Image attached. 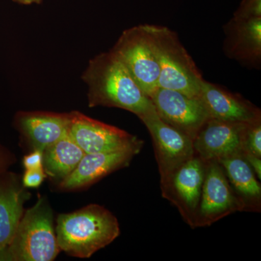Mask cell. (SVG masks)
Segmentation results:
<instances>
[{
	"label": "cell",
	"mask_w": 261,
	"mask_h": 261,
	"mask_svg": "<svg viewBox=\"0 0 261 261\" xmlns=\"http://www.w3.org/2000/svg\"><path fill=\"white\" fill-rule=\"evenodd\" d=\"M87 86L89 108H121L139 118L155 111L123 62L110 50L89 61L82 75Z\"/></svg>",
	"instance_id": "6da1fadb"
},
{
	"label": "cell",
	"mask_w": 261,
	"mask_h": 261,
	"mask_svg": "<svg viewBox=\"0 0 261 261\" xmlns=\"http://www.w3.org/2000/svg\"><path fill=\"white\" fill-rule=\"evenodd\" d=\"M56 233L62 251L70 256L89 258L112 243L121 230L111 211L92 204L75 212L59 215Z\"/></svg>",
	"instance_id": "7a4b0ae2"
},
{
	"label": "cell",
	"mask_w": 261,
	"mask_h": 261,
	"mask_svg": "<svg viewBox=\"0 0 261 261\" xmlns=\"http://www.w3.org/2000/svg\"><path fill=\"white\" fill-rule=\"evenodd\" d=\"M61 251L53 211L41 197L24 213L11 241L0 252V261H51Z\"/></svg>",
	"instance_id": "3957f363"
},
{
	"label": "cell",
	"mask_w": 261,
	"mask_h": 261,
	"mask_svg": "<svg viewBox=\"0 0 261 261\" xmlns=\"http://www.w3.org/2000/svg\"><path fill=\"white\" fill-rule=\"evenodd\" d=\"M146 27L160 65L159 87L198 97L204 79L177 34L163 25Z\"/></svg>",
	"instance_id": "277c9868"
},
{
	"label": "cell",
	"mask_w": 261,
	"mask_h": 261,
	"mask_svg": "<svg viewBox=\"0 0 261 261\" xmlns=\"http://www.w3.org/2000/svg\"><path fill=\"white\" fill-rule=\"evenodd\" d=\"M111 51L149 97L159 87L160 65L146 24L123 31Z\"/></svg>",
	"instance_id": "5b68a950"
},
{
	"label": "cell",
	"mask_w": 261,
	"mask_h": 261,
	"mask_svg": "<svg viewBox=\"0 0 261 261\" xmlns=\"http://www.w3.org/2000/svg\"><path fill=\"white\" fill-rule=\"evenodd\" d=\"M205 167L206 161L195 154L161 183L163 197L177 207L192 228H195Z\"/></svg>",
	"instance_id": "8992f818"
},
{
	"label": "cell",
	"mask_w": 261,
	"mask_h": 261,
	"mask_svg": "<svg viewBox=\"0 0 261 261\" xmlns=\"http://www.w3.org/2000/svg\"><path fill=\"white\" fill-rule=\"evenodd\" d=\"M245 205L228 182L224 170L216 161H206L205 178L195 228L207 226Z\"/></svg>",
	"instance_id": "52a82bcc"
},
{
	"label": "cell",
	"mask_w": 261,
	"mask_h": 261,
	"mask_svg": "<svg viewBox=\"0 0 261 261\" xmlns=\"http://www.w3.org/2000/svg\"><path fill=\"white\" fill-rule=\"evenodd\" d=\"M156 113L165 123L192 140L209 118L199 97L173 89L158 87L149 96Z\"/></svg>",
	"instance_id": "ba28073f"
},
{
	"label": "cell",
	"mask_w": 261,
	"mask_h": 261,
	"mask_svg": "<svg viewBox=\"0 0 261 261\" xmlns=\"http://www.w3.org/2000/svg\"><path fill=\"white\" fill-rule=\"evenodd\" d=\"M152 137L161 183L195 154L193 140L165 123L155 111L140 118Z\"/></svg>",
	"instance_id": "9c48e42d"
},
{
	"label": "cell",
	"mask_w": 261,
	"mask_h": 261,
	"mask_svg": "<svg viewBox=\"0 0 261 261\" xmlns=\"http://www.w3.org/2000/svg\"><path fill=\"white\" fill-rule=\"evenodd\" d=\"M70 116L68 133L85 153L112 152L141 141L126 130L93 119L80 111H72Z\"/></svg>",
	"instance_id": "30bf717a"
},
{
	"label": "cell",
	"mask_w": 261,
	"mask_h": 261,
	"mask_svg": "<svg viewBox=\"0 0 261 261\" xmlns=\"http://www.w3.org/2000/svg\"><path fill=\"white\" fill-rule=\"evenodd\" d=\"M247 123L209 118L193 140L195 154L205 161L243 154Z\"/></svg>",
	"instance_id": "8fae6325"
},
{
	"label": "cell",
	"mask_w": 261,
	"mask_h": 261,
	"mask_svg": "<svg viewBox=\"0 0 261 261\" xmlns=\"http://www.w3.org/2000/svg\"><path fill=\"white\" fill-rule=\"evenodd\" d=\"M143 145L141 140L126 148L112 152L85 153L74 171L60 182V188L72 191L93 185L110 173L128 166Z\"/></svg>",
	"instance_id": "7c38bea8"
},
{
	"label": "cell",
	"mask_w": 261,
	"mask_h": 261,
	"mask_svg": "<svg viewBox=\"0 0 261 261\" xmlns=\"http://www.w3.org/2000/svg\"><path fill=\"white\" fill-rule=\"evenodd\" d=\"M224 54L229 59L251 69L261 65V17L233 18L224 27Z\"/></svg>",
	"instance_id": "4fadbf2b"
},
{
	"label": "cell",
	"mask_w": 261,
	"mask_h": 261,
	"mask_svg": "<svg viewBox=\"0 0 261 261\" xmlns=\"http://www.w3.org/2000/svg\"><path fill=\"white\" fill-rule=\"evenodd\" d=\"M70 118V113L20 111L14 126L33 149L43 152L68 133Z\"/></svg>",
	"instance_id": "5bb4252c"
},
{
	"label": "cell",
	"mask_w": 261,
	"mask_h": 261,
	"mask_svg": "<svg viewBox=\"0 0 261 261\" xmlns=\"http://www.w3.org/2000/svg\"><path fill=\"white\" fill-rule=\"evenodd\" d=\"M199 99L209 118L221 121L250 123L260 119V110L240 94L204 80Z\"/></svg>",
	"instance_id": "9a60e30c"
},
{
	"label": "cell",
	"mask_w": 261,
	"mask_h": 261,
	"mask_svg": "<svg viewBox=\"0 0 261 261\" xmlns=\"http://www.w3.org/2000/svg\"><path fill=\"white\" fill-rule=\"evenodd\" d=\"M29 197L18 175L8 171L0 178V252L14 236Z\"/></svg>",
	"instance_id": "2e32d148"
},
{
	"label": "cell",
	"mask_w": 261,
	"mask_h": 261,
	"mask_svg": "<svg viewBox=\"0 0 261 261\" xmlns=\"http://www.w3.org/2000/svg\"><path fill=\"white\" fill-rule=\"evenodd\" d=\"M236 195L245 205V211L260 210L261 187L255 173L243 154H236L218 161Z\"/></svg>",
	"instance_id": "e0dca14e"
},
{
	"label": "cell",
	"mask_w": 261,
	"mask_h": 261,
	"mask_svg": "<svg viewBox=\"0 0 261 261\" xmlns=\"http://www.w3.org/2000/svg\"><path fill=\"white\" fill-rule=\"evenodd\" d=\"M85 154L69 133L43 151V168L47 176L61 182L73 172Z\"/></svg>",
	"instance_id": "ac0fdd59"
},
{
	"label": "cell",
	"mask_w": 261,
	"mask_h": 261,
	"mask_svg": "<svg viewBox=\"0 0 261 261\" xmlns=\"http://www.w3.org/2000/svg\"><path fill=\"white\" fill-rule=\"evenodd\" d=\"M244 152L261 158V118L247 123L244 135Z\"/></svg>",
	"instance_id": "d6986e66"
},
{
	"label": "cell",
	"mask_w": 261,
	"mask_h": 261,
	"mask_svg": "<svg viewBox=\"0 0 261 261\" xmlns=\"http://www.w3.org/2000/svg\"><path fill=\"white\" fill-rule=\"evenodd\" d=\"M261 17V0H245L233 15L235 18H252Z\"/></svg>",
	"instance_id": "ffe728a7"
},
{
	"label": "cell",
	"mask_w": 261,
	"mask_h": 261,
	"mask_svg": "<svg viewBox=\"0 0 261 261\" xmlns=\"http://www.w3.org/2000/svg\"><path fill=\"white\" fill-rule=\"evenodd\" d=\"M47 177V174L44 172V168H39L34 169H27L21 178L22 185L27 188H37Z\"/></svg>",
	"instance_id": "44dd1931"
},
{
	"label": "cell",
	"mask_w": 261,
	"mask_h": 261,
	"mask_svg": "<svg viewBox=\"0 0 261 261\" xmlns=\"http://www.w3.org/2000/svg\"><path fill=\"white\" fill-rule=\"evenodd\" d=\"M23 166L25 169H34L43 167V152L38 149H33L27 155L24 156Z\"/></svg>",
	"instance_id": "7402d4cb"
},
{
	"label": "cell",
	"mask_w": 261,
	"mask_h": 261,
	"mask_svg": "<svg viewBox=\"0 0 261 261\" xmlns=\"http://www.w3.org/2000/svg\"><path fill=\"white\" fill-rule=\"evenodd\" d=\"M15 161L14 155L0 142V178L8 172Z\"/></svg>",
	"instance_id": "603a6c76"
},
{
	"label": "cell",
	"mask_w": 261,
	"mask_h": 261,
	"mask_svg": "<svg viewBox=\"0 0 261 261\" xmlns=\"http://www.w3.org/2000/svg\"><path fill=\"white\" fill-rule=\"evenodd\" d=\"M243 157L246 160L247 162L250 165L252 171L255 173L256 177L259 179L261 178V158L254 155L250 152H244L243 153Z\"/></svg>",
	"instance_id": "cb8c5ba5"
},
{
	"label": "cell",
	"mask_w": 261,
	"mask_h": 261,
	"mask_svg": "<svg viewBox=\"0 0 261 261\" xmlns=\"http://www.w3.org/2000/svg\"><path fill=\"white\" fill-rule=\"evenodd\" d=\"M13 3L22 5H31L33 4H42L44 0H12Z\"/></svg>",
	"instance_id": "d4e9b609"
}]
</instances>
